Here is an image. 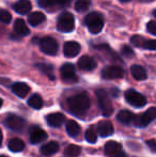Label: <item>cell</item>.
I'll list each match as a JSON object with an SVG mask.
<instances>
[{
	"instance_id": "33",
	"label": "cell",
	"mask_w": 156,
	"mask_h": 157,
	"mask_svg": "<svg viewBox=\"0 0 156 157\" xmlns=\"http://www.w3.org/2000/svg\"><path fill=\"white\" fill-rule=\"evenodd\" d=\"M11 14L6 10H0V21L4 24H8L11 21Z\"/></svg>"
},
{
	"instance_id": "14",
	"label": "cell",
	"mask_w": 156,
	"mask_h": 157,
	"mask_svg": "<svg viewBox=\"0 0 156 157\" xmlns=\"http://www.w3.org/2000/svg\"><path fill=\"white\" fill-rule=\"evenodd\" d=\"M38 3L41 8H64L71 3V0H38Z\"/></svg>"
},
{
	"instance_id": "28",
	"label": "cell",
	"mask_w": 156,
	"mask_h": 157,
	"mask_svg": "<svg viewBox=\"0 0 156 157\" xmlns=\"http://www.w3.org/2000/svg\"><path fill=\"white\" fill-rule=\"evenodd\" d=\"M25 147V143L18 138H13L9 142V149L12 152H21Z\"/></svg>"
},
{
	"instance_id": "21",
	"label": "cell",
	"mask_w": 156,
	"mask_h": 157,
	"mask_svg": "<svg viewBox=\"0 0 156 157\" xmlns=\"http://www.w3.org/2000/svg\"><path fill=\"white\" fill-rule=\"evenodd\" d=\"M58 151H59V144L56 141H50V142L46 143V144H44L41 147V153L44 156H50L52 154L57 153Z\"/></svg>"
},
{
	"instance_id": "9",
	"label": "cell",
	"mask_w": 156,
	"mask_h": 157,
	"mask_svg": "<svg viewBox=\"0 0 156 157\" xmlns=\"http://www.w3.org/2000/svg\"><path fill=\"white\" fill-rule=\"evenodd\" d=\"M131 42L137 47H142L149 50H156V40H146L140 35H134L131 39Z\"/></svg>"
},
{
	"instance_id": "35",
	"label": "cell",
	"mask_w": 156,
	"mask_h": 157,
	"mask_svg": "<svg viewBox=\"0 0 156 157\" xmlns=\"http://www.w3.org/2000/svg\"><path fill=\"white\" fill-rule=\"evenodd\" d=\"M146 29H148V31L151 33V34L153 35H156V21H149L148 24H146Z\"/></svg>"
},
{
	"instance_id": "13",
	"label": "cell",
	"mask_w": 156,
	"mask_h": 157,
	"mask_svg": "<svg viewBox=\"0 0 156 157\" xmlns=\"http://www.w3.org/2000/svg\"><path fill=\"white\" fill-rule=\"evenodd\" d=\"M47 139V134L44 132L42 128L34 126L30 130V142L33 144H38V143L43 142L44 140Z\"/></svg>"
},
{
	"instance_id": "12",
	"label": "cell",
	"mask_w": 156,
	"mask_h": 157,
	"mask_svg": "<svg viewBox=\"0 0 156 157\" xmlns=\"http://www.w3.org/2000/svg\"><path fill=\"white\" fill-rule=\"evenodd\" d=\"M80 49L81 47L77 42H67L64 44V47H63V54L67 58H74L80 52Z\"/></svg>"
},
{
	"instance_id": "37",
	"label": "cell",
	"mask_w": 156,
	"mask_h": 157,
	"mask_svg": "<svg viewBox=\"0 0 156 157\" xmlns=\"http://www.w3.org/2000/svg\"><path fill=\"white\" fill-rule=\"evenodd\" d=\"M113 157H126V155H125V154L123 153L122 151H121L120 153H118L117 155H115V156H113Z\"/></svg>"
},
{
	"instance_id": "26",
	"label": "cell",
	"mask_w": 156,
	"mask_h": 157,
	"mask_svg": "<svg viewBox=\"0 0 156 157\" xmlns=\"http://www.w3.org/2000/svg\"><path fill=\"white\" fill-rule=\"evenodd\" d=\"M36 67L43 73L44 75L48 77L50 80H55V74H54V67H52L50 64L46 63H39L36 64Z\"/></svg>"
},
{
	"instance_id": "2",
	"label": "cell",
	"mask_w": 156,
	"mask_h": 157,
	"mask_svg": "<svg viewBox=\"0 0 156 157\" xmlns=\"http://www.w3.org/2000/svg\"><path fill=\"white\" fill-rule=\"evenodd\" d=\"M85 23L89 31L93 34H97L102 31L104 27V19L103 16L97 12H92L88 14L85 18Z\"/></svg>"
},
{
	"instance_id": "15",
	"label": "cell",
	"mask_w": 156,
	"mask_h": 157,
	"mask_svg": "<svg viewBox=\"0 0 156 157\" xmlns=\"http://www.w3.org/2000/svg\"><path fill=\"white\" fill-rule=\"evenodd\" d=\"M78 66L82 71H92L96 67V62L92 57L82 56L78 60Z\"/></svg>"
},
{
	"instance_id": "10",
	"label": "cell",
	"mask_w": 156,
	"mask_h": 157,
	"mask_svg": "<svg viewBox=\"0 0 156 157\" xmlns=\"http://www.w3.org/2000/svg\"><path fill=\"white\" fill-rule=\"evenodd\" d=\"M124 76V71L117 65L107 66L102 71V77L104 79H118Z\"/></svg>"
},
{
	"instance_id": "34",
	"label": "cell",
	"mask_w": 156,
	"mask_h": 157,
	"mask_svg": "<svg viewBox=\"0 0 156 157\" xmlns=\"http://www.w3.org/2000/svg\"><path fill=\"white\" fill-rule=\"evenodd\" d=\"M121 52H122L123 56L126 57V58H131V57H134V55H135L134 54V50L127 45H124L121 48Z\"/></svg>"
},
{
	"instance_id": "23",
	"label": "cell",
	"mask_w": 156,
	"mask_h": 157,
	"mask_svg": "<svg viewBox=\"0 0 156 157\" xmlns=\"http://www.w3.org/2000/svg\"><path fill=\"white\" fill-rule=\"evenodd\" d=\"M131 73L136 80H144V79H146V76H148V75H146V70L140 65H133L131 66Z\"/></svg>"
},
{
	"instance_id": "31",
	"label": "cell",
	"mask_w": 156,
	"mask_h": 157,
	"mask_svg": "<svg viewBox=\"0 0 156 157\" xmlns=\"http://www.w3.org/2000/svg\"><path fill=\"white\" fill-rule=\"evenodd\" d=\"M90 4H91L90 0H77L75 2V10L77 12H85L89 9Z\"/></svg>"
},
{
	"instance_id": "8",
	"label": "cell",
	"mask_w": 156,
	"mask_h": 157,
	"mask_svg": "<svg viewBox=\"0 0 156 157\" xmlns=\"http://www.w3.org/2000/svg\"><path fill=\"white\" fill-rule=\"evenodd\" d=\"M61 78L65 83H74L77 81V75L73 64L65 63L61 66Z\"/></svg>"
},
{
	"instance_id": "41",
	"label": "cell",
	"mask_w": 156,
	"mask_h": 157,
	"mask_svg": "<svg viewBox=\"0 0 156 157\" xmlns=\"http://www.w3.org/2000/svg\"><path fill=\"white\" fill-rule=\"evenodd\" d=\"M153 14H154V16H155V17H156V10H155V11H154V12H153Z\"/></svg>"
},
{
	"instance_id": "27",
	"label": "cell",
	"mask_w": 156,
	"mask_h": 157,
	"mask_svg": "<svg viewBox=\"0 0 156 157\" xmlns=\"http://www.w3.org/2000/svg\"><path fill=\"white\" fill-rule=\"evenodd\" d=\"M67 132L71 137H77L80 132V127H79L78 123L73 120L69 121L67 123Z\"/></svg>"
},
{
	"instance_id": "1",
	"label": "cell",
	"mask_w": 156,
	"mask_h": 157,
	"mask_svg": "<svg viewBox=\"0 0 156 157\" xmlns=\"http://www.w3.org/2000/svg\"><path fill=\"white\" fill-rule=\"evenodd\" d=\"M67 106H69L70 110L72 112H74V114L80 116V114L85 113L90 108L89 95L86 93V92L74 95V96L70 97L67 99Z\"/></svg>"
},
{
	"instance_id": "22",
	"label": "cell",
	"mask_w": 156,
	"mask_h": 157,
	"mask_svg": "<svg viewBox=\"0 0 156 157\" xmlns=\"http://www.w3.org/2000/svg\"><path fill=\"white\" fill-rule=\"evenodd\" d=\"M121 152V144L116 141H108L105 144V153L108 156L113 157Z\"/></svg>"
},
{
	"instance_id": "32",
	"label": "cell",
	"mask_w": 156,
	"mask_h": 157,
	"mask_svg": "<svg viewBox=\"0 0 156 157\" xmlns=\"http://www.w3.org/2000/svg\"><path fill=\"white\" fill-rule=\"evenodd\" d=\"M85 136H86V140L89 143H95L96 140H97V135H96V132H94L92 128H89V129L86 132Z\"/></svg>"
},
{
	"instance_id": "18",
	"label": "cell",
	"mask_w": 156,
	"mask_h": 157,
	"mask_svg": "<svg viewBox=\"0 0 156 157\" xmlns=\"http://www.w3.org/2000/svg\"><path fill=\"white\" fill-rule=\"evenodd\" d=\"M97 132L100 136L108 137L113 134V126L109 121H101L97 125Z\"/></svg>"
},
{
	"instance_id": "36",
	"label": "cell",
	"mask_w": 156,
	"mask_h": 157,
	"mask_svg": "<svg viewBox=\"0 0 156 157\" xmlns=\"http://www.w3.org/2000/svg\"><path fill=\"white\" fill-rule=\"evenodd\" d=\"M146 145L150 147L151 151L154 152V153H156V138L150 139V140L146 141Z\"/></svg>"
},
{
	"instance_id": "16",
	"label": "cell",
	"mask_w": 156,
	"mask_h": 157,
	"mask_svg": "<svg viewBox=\"0 0 156 157\" xmlns=\"http://www.w3.org/2000/svg\"><path fill=\"white\" fill-rule=\"evenodd\" d=\"M65 118L62 113H59V112H55V113H50L46 117V121H47L48 125L51 126V127H59L63 124Z\"/></svg>"
},
{
	"instance_id": "39",
	"label": "cell",
	"mask_w": 156,
	"mask_h": 157,
	"mask_svg": "<svg viewBox=\"0 0 156 157\" xmlns=\"http://www.w3.org/2000/svg\"><path fill=\"white\" fill-rule=\"evenodd\" d=\"M120 1H121V2H128L129 0H120Z\"/></svg>"
},
{
	"instance_id": "6",
	"label": "cell",
	"mask_w": 156,
	"mask_h": 157,
	"mask_svg": "<svg viewBox=\"0 0 156 157\" xmlns=\"http://www.w3.org/2000/svg\"><path fill=\"white\" fill-rule=\"evenodd\" d=\"M40 48L44 54L48 56H55L58 52V43L51 36H45L40 40Z\"/></svg>"
},
{
	"instance_id": "29",
	"label": "cell",
	"mask_w": 156,
	"mask_h": 157,
	"mask_svg": "<svg viewBox=\"0 0 156 157\" xmlns=\"http://www.w3.org/2000/svg\"><path fill=\"white\" fill-rule=\"evenodd\" d=\"M28 105L33 109H41L43 106V99L39 94H33L28 99Z\"/></svg>"
},
{
	"instance_id": "19",
	"label": "cell",
	"mask_w": 156,
	"mask_h": 157,
	"mask_svg": "<svg viewBox=\"0 0 156 157\" xmlns=\"http://www.w3.org/2000/svg\"><path fill=\"white\" fill-rule=\"evenodd\" d=\"M14 32L18 36H26L30 33L29 28L27 27L26 23L23 19H16L14 23Z\"/></svg>"
},
{
	"instance_id": "24",
	"label": "cell",
	"mask_w": 156,
	"mask_h": 157,
	"mask_svg": "<svg viewBox=\"0 0 156 157\" xmlns=\"http://www.w3.org/2000/svg\"><path fill=\"white\" fill-rule=\"evenodd\" d=\"M118 121L122 124H125V125H128L133 122V119H134V113L128 110H122L118 113V117H117Z\"/></svg>"
},
{
	"instance_id": "40",
	"label": "cell",
	"mask_w": 156,
	"mask_h": 157,
	"mask_svg": "<svg viewBox=\"0 0 156 157\" xmlns=\"http://www.w3.org/2000/svg\"><path fill=\"white\" fill-rule=\"evenodd\" d=\"M1 106H2V99L0 98V108H1Z\"/></svg>"
},
{
	"instance_id": "38",
	"label": "cell",
	"mask_w": 156,
	"mask_h": 157,
	"mask_svg": "<svg viewBox=\"0 0 156 157\" xmlns=\"http://www.w3.org/2000/svg\"><path fill=\"white\" fill-rule=\"evenodd\" d=\"M2 139H3V136H2V130L0 129V147L2 145Z\"/></svg>"
},
{
	"instance_id": "5",
	"label": "cell",
	"mask_w": 156,
	"mask_h": 157,
	"mask_svg": "<svg viewBox=\"0 0 156 157\" xmlns=\"http://www.w3.org/2000/svg\"><path fill=\"white\" fill-rule=\"evenodd\" d=\"M96 97H97L98 105H100V108L102 110L103 114L105 117H110L112 114L113 108L107 92L104 91V90H97L96 91Z\"/></svg>"
},
{
	"instance_id": "20",
	"label": "cell",
	"mask_w": 156,
	"mask_h": 157,
	"mask_svg": "<svg viewBox=\"0 0 156 157\" xmlns=\"http://www.w3.org/2000/svg\"><path fill=\"white\" fill-rule=\"evenodd\" d=\"M13 8L18 14H27L31 10V2L29 0H18Z\"/></svg>"
},
{
	"instance_id": "25",
	"label": "cell",
	"mask_w": 156,
	"mask_h": 157,
	"mask_svg": "<svg viewBox=\"0 0 156 157\" xmlns=\"http://www.w3.org/2000/svg\"><path fill=\"white\" fill-rule=\"evenodd\" d=\"M44 21H45V15L42 12H33L28 16V23L31 26H33V27L39 26Z\"/></svg>"
},
{
	"instance_id": "4",
	"label": "cell",
	"mask_w": 156,
	"mask_h": 157,
	"mask_svg": "<svg viewBox=\"0 0 156 157\" xmlns=\"http://www.w3.org/2000/svg\"><path fill=\"white\" fill-rule=\"evenodd\" d=\"M155 119H156V107H152L146 110V112H143L142 114L134 116L133 122L131 123L136 127H146V126H148Z\"/></svg>"
},
{
	"instance_id": "7",
	"label": "cell",
	"mask_w": 156,
	"mask_h": 157,
	"mask_svg": "<svg viewBox=\"0 0 156 157\" xmlns=\"http://www.w3.org/2000/svg\"><path fill=\"white\" fill-rule=\"evenodd\" d=\"M125 99H126V101L128 104H131V106L137 107V108L143 107L146 104V97L142 94H140L139 92L135 91V90H133V89L127 90V91L125 92Z\"/></svg>"
},
{
	"instance_id": "42",
	"label": "cell",
	"mask_w": 156,
	"mask_h": 157,
	"mask_svg": "<svg viewBox=\"0 0 156 157\" xmlns=\"http://www.w3.org/2000/svg\"><path fill=\"white\" fill-rule=\"evenodd\" d=\"M0 157H8V156H4V155H0Z\"/></svg>"
},
{
	"instance_id": "11",
	"label": "cell",
	"mask_w": 156,
	"mask_h": 157,
	"mask_svg": "<svg viewBox=\"0 0 156 157\" xmlns=\"http://www.w3.org/2000/svg\"><path fill=\"white\" fill-rule=\"evenodd\" d=\"M6 126H8L10 129L14 130V132H21L25 127V120L21 117L17 116H9L8 119L6 121Z\"/></svg>"
},
{
	"instance_id": "3",
	"label": "cell",
	"mask_w": 156,
	"mask_h": 157,
	"mask_svg": "<svg viewBox=\"0 0 156 157\" xmlns=\"http://www.w3.org/2000/svg\"><path fill=\"white\" fill-rule=\"evenodd\" d=\"M75 28V18L69 12H63L59 15L57 21V29L61 32L69 33L72 32Z\"/></svg>"
},
{
	"instance_id": "17",
	"label": "cell",
	"mask_w": 156,
	"mask_h": 157,
	"mask_svg": "<svg viewBox=\"0 0 156 157\" xmlns=\"http://www.w3.org/2000/svg\"><path fill=\"white\" fill-rule=\"evenodd\" d=\"M12 91L14 94H16L18 97L24 98L25 96H27L28 93L30 92V88L27 83L25 82H16L12 86Z\"/></svg>"
},
{
	"instance_id": "30",
	"label": "cell",
	"mask_w": 156,
	"mask_h": 157,
	"mask_svg": "<svg viewBox=\"0 0 156 157\" xmlns=\"http://www.w3.org/2000/svg\"><path fill=\"white\" fill-rule=\"evenodd\" d=\"M81 153V147L76 144H70L65 147L64 155L67 157H77Z\"/></svg>"
}]
</instances>
